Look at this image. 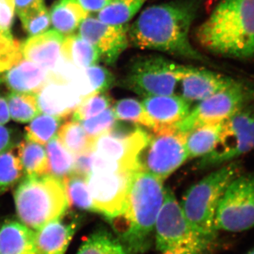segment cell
I'll use <instances>...</instances> for the list:
<instances>
[{
	"mask_svg": "<svg viewBox=\"0 0 254 254\" xmlns=\"http://www.w3.org/2000/svg\"><path fill=\"white\" fill-rule=\"evenodd\" d=\"M200 5V0H175L148 6L129 26V43L139 49L204 63L206 58L190 39Z\"/></svg>",
	"mask_w": 254,
	"mask_h": 254,
	"instance_id": "6da1fadb",
	"label": "cell"
},
{
	"mask_svg": "<svg viewBox=\"0 0 254 254\" xmlns=\"http://www.w3.org/2000/svg\"><path fill=\"white\" fill-rule=\"evenodd\" d=\"M203 49L225 58L254 59V0H221L198 26Z\"/></svg>",
	"mask_w": 254,
	"mask_h": 254,
	"instance_id": "7a4b0ae2",
	"label": "cell"
},
{
	"mask_svg": "<svg viewBox=\"0 0 254 254\" xmlns=\"http://www.w3.org/2000/svg\"><path fill=\"white\" fill-rule=\"evenodd\" d=\"M165 190L159 177L139 170L132 173L125 211L108 220L128 254L141 253L149 246Z\"/></svg>",
	"mask_w": 254,
	"mask_h": 254,
	"instance_id": "3957f363",
	"label": "cell"
},
{
	"mask_svg": "<svg viewBox=\"0 0 254 254\" xmlns=\"http://www.w3.org/2000/svg\"><path fill=\"white\" fill-rule=\"evenodd\" d=\"M242 172L238 160L224 164L192 185L184 195L182 208L190 226L213 245L216 239L215 217L220 198L227 186Z\"/></svg>",
	"mask_w": 254,
	"mask_h": 254,
	"instance_id": "277c9868",
	"label": "cell"
},
{
	"mask_svg": "<svg viewBox=\"0 0 254 254\" xmlns=\"http://www.w3.org/2000/svg\"><path fill=\"white\" fill-rule=\"evenodd\" d=\"M14 196L20 221L36 231L66 215L70 208L63 182L50 175L26 176Z\"/></svg>",
	"mask_w": 254,
	"mask_h": 254,
	"instance_id": "5b68a950",
	"label": "cell"
},
{
	"mask_svg": "<svg viewBox=\"0 0 254 254\" xmlns=\"http://www.w3.org/2000/svg\"><path fill=\"white\" fill-rule=\"evenodd\" d=\"M192 67L158 55H140L129 63L123 86L145 98L173 95L177 84Z\"/></svg>",
	"mask_w": 254,
	"mask_h": 254,
	"instance_id": "8992f818",
	"label": "cell"
},
{
	"mask_svg": "<svg viewBox=\"0 0 254 254\" xmlns=\"http://www.w3.org/2000/svg\"><path fill=\"white\" fill-rule=\"evenodd\" d=\"M156 247L173 254H207L213 245L190 226L173 192L165 189V198L155 222Z\"/></svg>",
	"mask_w": 254,
	"mask_h": 254,
	"instance_id": "52a82bcc",
	"label": "cell"
},
{
	"mask_svg": "<svg viewBox=\"0 0 254 254\" xmlns=\"http://www.w3.org/2000/svg\"><path fill=\"white\" fill-rule=\"evenodd\" d=\"M254 102V86L235 81L230 86L199 101L177 129L186 133L196 127L223 123Z\"/></svg>",
	"mask_w": 254,
	"mask_h": 254,
	"instance_id": "ba28073f",
	"label": "cell"
},
{
	"mask_svg": "<svg viewBox=\"0 0 254 254\" xmlns=\"http://www.w3.org/2000/svg\"><path fill=\"white\" fill-rule=\"evenodd\" d=\"M138 158L137 170L165 180L189 158L185 136L176 127L153 131Z\"/></svg>",
	"mask_w": 254,
	"mask_h": 254,
	"instance_id": "9c48e42d",
	"label": "cell"
},
{
	"mask_svg": "<svg viewBox=\"0 0 254 254\" xmlns=\"http://www.w3.org/2000/svg\"><path fill=\"white\" fill-rule=\"evenodd\" d=\"M217 231L240 232L254 227V173L237 175L227 186L215 217Z\"/></svg>",
	"mask_w": 254,
	"mask_h": 254,
	"instance_id": "30bf717a",
	"label": "cell"
},
{
	"mask_svg": "<svg viewBox=\"0 0 254 254\" xmlns=\"http://www.w3.org/2000/svg\"><path fill=\"white\" fill-rule=\"evenodd\" d=\"M254 149V113L245 109L223 124L218 144L202 157L199 168H210L235 161Z\"/></svg>",
	"mask_w": 254,
	"mask_h": 254,
	"instance_id": "8fae6325",
	"label": "cell"
},
{
	"mask_svg": "<svg viewBox=\"0 0 254 254\" xmlns=\"http://www.w3.org/2000/svg\"><path fill=\"white\" fill-rule=\"evenodd\" d=\"M133 172L120 170L90 174L88 183L95 213L102 214L108 220L124 213Z\"/></svg>",
	"mask_w": 254,
	"mask_h": 254,
	"instance_id": "7c38bea8",
	"label": "cell"
},
{
	"mask_svg": "<svg viewBox=\"0 0 254 254\" xmlns=\"http://www.w3.org/2000/svg\"><path fill=\"white\" fill-rule=\"evenodd\" d=\"M150 134L136 127L131 131L112 130L93 139V150L102 158L119 164L125 170L138 169V158Z\"/></svg>",
	"mask_w": 254,
	"mask_h": 254,
	"instance_id": "4fadbf2b",
	"label": "cell"
},
{
	"mask_svg": "<svg viewBox=\"0 0 254 254\" xmlns=\"http://www.w3.org/2000/svg\"><path fill=\"white\" fill-rule=\"evenodd\" d=\"M128 23L110 24L88 16L78 27V35L98 50L100 60L114 66L129 45Z\"/></svg>",
	"mask_w": 254,
	"mask_h": 254,
	"instance_id": "5bb4252c",
	"label": "cell"
},
{
	"mask_svg": "<svg viewBox=\"0 0 254 254\" xmlns=\"http://www.w3.org/2000/svg\"><path fill=\"white\" fill-rule=\"evenodd\" d=\"M64 39V36L57 31L31 36L21 46L23 58L52 72L63 60L62 47Z\"/></svg>",
	"mask_w": 254,
	"mask_h": 254,
	"instance_id": "9a60e30c",
	"label": "cell"
},
{
	"mask_svg": "<svg viewBox=\"0 0 254 254\" xmlns=\"http://www.w3.org/2000/svg\"><path fill=\"white\" fill-rule=\"evenodd\" d=\"M142 105L153 121V131H155L176 126L190 113L191 103L183 97L168 95L146 97Z\"/></svg>",
	"mask_w": 254,
	"mask_h": 254,
	"instance_id": "2e32d148",
	"label": "cell"
},
{
	"mask_svg": "<svg viewBox=\"0 0 254 254\" xmlns=\"http://www.w3.org/2000/svg\"><path fill=\"white\" fill-rule=\"evenodd\" d=\"M236 81L206 68L192 67L182 82V97L190 103L208 98Z\"/></svg>",
	"mask_w": 254,
	"mask_h": 254,
	"instance_id": "e0dca14e",
	"label": "cell"
},
{
	"mask_svg": "<svg viewBox=\"0 0 254 254\" xmlns=\"http://www.w3.org/2000/svg\"><path fill=\"white\" fill-rule=\"evenodd\" d=\"M64 215L36 230V254H65L79 227V219L66 221Z\"/></svg>",
	"mask_w": 254,
	"mask_h": 254,
	"instance_id": "ac0fdd59",
	"label": "cell"
},
{
	"mask_svg": "<svg viewBox=\"0 0 254 254\" xmlns=\"http://www.w3.org/2000/svg\"><path fill=\"white\" fill-rule=\"evenodd\" d=\"M50 81L49 71L23 58L5 73L4 82L12 91L38 94Z\"/></svg>",
	"mask_w": 254,
	"mask_h": 254,
	"instance_id": "d6986e66",
	"label": "cell"
},
{
	"mask_svg": "<svg viewBox=\"0 0 254 254\" xmlns=\"http://www.w3.org/2000/svg\"><path fill=\"white\" fill-rule=\"evenodd\" d=\"M36 237L22 222L6 220L0 225V254H36Z\"/></svg>",
	"mask_w": 254,
	"mask_h": 254,
	"instance_id": "ffe728a7",
	"label": "cell"
},
{
	"mask_svg": "<svg viewBox=\"0 0 254 254\" xmlns=\"http://www.w3.org/2000/svg\"><path fill=\"white\" fill-rule=\"evenodd\" d=\"M38 95L41 112L65 119L74 111L81 100L73 97L65 82L50 81Z\"/></svg>",
	"mask_w": 254,
	"mask_h": 254,
	"instance_id": "44dd1931",
	"label": "cell"
},
{
	"mask_svg": "<svg viewBox=\"0 0 254 254\" xmlns=\"http://www.w3.org/2000/svg\"><path fill=\"white\" fill-rule=\"evenodd\" d=\"M89 12L78 0H60L55 3L50 11V20L55 31L63 36L72 35Z\"/></svg>",
	"mask_w": 254,
	"mask_h": 254,
	"instance_id": "7402d4cb",
	"label": "cell"
},
{
	"mask_svg": "<svg viewBox=\"0 0 254 254\" xmlns=\"http://www.w3.org/2000/svg\"><path fill=\"white\" fill-rule=\"evenodd\" d=\"M223 124L203 125L185 133L189 158H202L211 153L220 140Z\"/></svg>",
	"mask_w": 254,
	"mask_h": 254,
	"instance_id": "603a6c76",
	"label": "cell"
},
{
	"mask_svg": "<svg viewBox=\"0 0 254 254\" xmlns=\"http://www.w3.org/2000/svg\"><path fill=\"white\" fill-rule=\"evenodd\" d=\"M62 55L64 60L79 68H86L100 61L98 50L79 35L64 37Z\"/></svg>",
	"mask_w": 254,
	"mask_h": 254,
	"instance_id": "cb8c5ba5",
	"label": "cell"
},
{
	"mask_svg": "<svg viewBox=\"0 0 254 254\" xmlns=\"http://www.w3.org/2000/svg\"><path fill=\"white\" fill-rule=\"evenodd\" d=\"M17 155L26 177L49 175V162L44 145L23 140L18 145Z\"/></svg>",
	"mask_w": 254,
	"mask_h": 254,
	"instance_id": "d4e9b609",
	"label": "cell"
},
{
	"mask_svg": "<svg viewBox=\"0 0 254 254\" xmlns=\"http://www.w3.org/2000/svg\"><path fill=\"white\" fill-rule=\"evenodd\" d=\"M76 254H128L119 239L100 227L83 241Z\"/></svg>",
	"mask_w": 254,
	"mask_h": 254,
	"instance_id": "484cf974",
	"label": "cell"
},
{
	"mask_svg": "<svg viewBox=\"0 0 254 254\" xmlns=\"http://www.w3.org/2000/svg\"><path fill=\"white\" fill-rule=\"evenodd\" d=\"M62 144L73 155L93 150V138L88 136L80 122L70 120L64 123L58 132Z\"/></svg>",
	"mask_w": 254,
	"mask_h": 254,
	"instance_id": "4316f807",
	"label": "cell"
},
{
	"mask_svg": "<svg viewBox=\"0 0 254 254\" xmlns=\"http://www.w3.org/2000/svg\"><path fill=\"white\" fill-rule=\"evenodd\" d=\"M46 151L49 162V175L63 180L73 173L74 155L55 136L46 144Z\"/></svg>",
	"mask_w": 254,
	"mask_h": 254,
	"instance_id": "83f0119b",
	"label": "cell"
},
{
	"mask_svg": "<svg viewBox=\"0 0 254 254\" xmlns=\"http://www.w3.org/2000/svg\"><path fill=\"white\" fill-rule=\"evenodd\" d=\"M6 100L10 118L17 123H29L41 113L38 95L35 93L12 91Z\"/></svg>",
	"mask_w": 254,
	"mask_h": 254,
	"instance_id": "f1b7e54d",
	"label": "cell"
},
{
	"mask_svg": "<svg viewBox=\"0 0 254 254\" xmlns=\"http://www.w3.org/2000/svg\"><path fill=\"white\" fill-rule=\"evenodd\" d=\"M147 0H113L98 11L97 18L110 24L128 23L141 9Z\"/></svg>",
	"mask_w": 254,
	"mask_h": 254,
	"instance_id": "f546056e",
	"label": "cell"
},
{
	"mask_svg": "<svg viewBox=\"0 0 254 254\" xmlns=\"http://www.w3.org/2000/svg\"><path fill=\"white\" fill-rule=\"evenodd\" d=\"M64 119L47 113H40L26 127L25 139L46 145L58 134Z\"/></svg>",
	"mask_w": 254,
	"mask_h": 254,
	"instance_id": "4dcf8cb0",
	"label": "cell"
},
{
	"mask_svg": "<svg viewBox=\"0 0 254 254\" xmlns=\"http://www.w3.org/2000/svg\"><path fill=\"white\" fill-rule=\"evenodd\" d=\"M63 182L70 207L73 205L81 210L95 213L88 177L73 173L65 177Z\"/></svg>",
	"mask_w": 254,
	"mask_h": 254,
	"instance_id": "1f68e13d",
	"label": "cell"
},
{
	"mask_svg": "<svg viewBox=\"0 0 254 254\" xmlns=\"http://www.w3.org/2000/svg\"><path fill=\"white\" fill-rule=\"evenodd\" d=\"M112 108L117 120L142 125L152 130L154 128L153 121L138 100L124 98L117 102Z\"/></svg>",
	"mask_w": 254,
	"mask_h": 254,
	"instance_id": "d6a6232c",
	"label": "cell"
},
{
	"mask_svg": "<svg viewBox=\"0 0 254 254\" xmlns=\"http://www.w3.org/2000/svg\"><path fill=\"white\" fill-rule=\"evenodd\" d=\"M23 170L21 161L14 150L0 154V195L7 191L22 178Z\"/></svg>",
	"mask_w": 254,
	"mask_h": 254,
	"instance_id": "836d02e7",
	"label": "cell"
},
{
	"mask_svg": "<svg viewBox=\"0 0 254 254\" xmlns=\"http://www.w3.org/2000/svg\"><path fill=\"white\" fill-rule=\"evenodd\" d=\"M113 100L107 93H92L84 97L73 112L72 120L81 122L111 108Z\"/></svg>",
	"mask_w": 254,
	"mask_h": 254,
	"instance_id": "e575fe53",
	"label": "cell"
},
{
	"mask_svg": "<svg viewBox=\"0 0 254 254\" xmlns=\"http://www.w3.org/2000/svg\"><path fill=\"white\" fill-rule=\"evenodd\" d=\"M21 46L10 32L0 30V73H5L21 60Z\"/></svg>",
	"mask_w": 254,
	"mask_h": 254,
	"instance_id": "d590c367",
	"label": "cell"
},
{
	"mask_svg": "<svg viewBox=\"0 0 254 254\" xmlns=\"http://www.w3.org/2000/svg\"><path fill=\"white\" fill-rule=\"evenodd\" d=\"M80 123L88 136L94 139L111 131L116 125L117 119L111 107L99 115Z\"/></svg>",
	"mask_w": 254,
	"mask_h": 254,
	"instance_id": "8d00e7d4",
	"label": "cell"
},
{
	"mask_svg": "<svg viewBox=\"0 0 254 254\" xmlns=\"http://www.w3.org/2000/svg\"><path fill=\"white\" fill-rule=\"evenodd\" d=\"M19 18L25 31L31 36L45 33L51 23L50 14L45 5L21 15Z\"/></svg>",
	"mask_w": 254,
	"mask_h": 254,
	"instance_id": "74e56055",
	"label": "cell"
},
{
	"mask_svg": "<svg viewBox=\"0 0 254 254\" xmlns=\"http://www.w3.org/2000/svg\"><path fill=\"white\" fill-rule=\"evenodd\" d=\"M85 72L90 82L92 93H107L115 84L113 73L103 66L93 65L85 68Z\"/></svg>",
	"mask_w": 254,
	"mask_h": 254,
	"instance_id": "f35d334b",
	"label": "cell"
},
{
	"mask_svg": "<svg viewBox=\"0 0 254 254\" xmlns=\"http://www.w3.org/2000/svg\"><path fill=\"white\" fill-rule=\"evenodd\" d=\"M15 0H0V30L10 32L14 21Z\"/></svg>",
	"mask_w": 254,
	"mask_h": 254,
	"instance_id": "ab89813d",
	"label": "cell"
},
{
	"mask_svg": "<svg viewBox=\"0 0 254 254\" xmlns=\"http://www.w3.org/2000/svg\"><path fill=\"white\" fill-rule=\"evenodd\" d=\"M93 150H88L81 154L74 155L73 173L88 177L93 169Z\"/></svg>",
	"mask_w": 254,
	"mask_h": 254,
	"instance_id": "60d3db41",
	"label": "cell"
},
{
	"mask_svg": "<svg viewBox=\"0 0 254 254\" xmlns=\"http://www.w3.org/2000/svg\"><path fill=\"white\" fill-rule=\"evenodd\" d=\"M43 5V0H15V11L19 16Z\"/></svg>",
	"mask_w": 254,
	"mask_h": 254,
	"instance_id": "b9f144b4",
	"label": "cell"
},
{
	"mask_svg": "<svg viewBox=\"0 0 254 254\" xmlns=\"http://www.w3.org/2000/svg\"><path fill=\"white\" fill-rule=\"evenodd\" d=\"M14 141L12 130L4 125H0V154L11 149L14 145Z\"/></svg>",
	"mask_w": 254,
	"mask_h": 254,
	"instance_id": "7bdbcfd3",
	"label": "cell"
},
{
	"mask_svg": "<svg viewBox=\"0 0 254 254\" xmlns=\"http://www.w3.org/2000/svg\"><path fill=\"white\" fill-rule=\"evenodd\" d=\"M113 0H78L80 4L88 12H98Z\"/></svg>",
	"mask_w": 254,
	"mask_h": 254,
	"instance_id": "ee69618b",
	"label": "cell"
},
{
	"mask_svg": "<svg viewBox=\"0 0 254 254\" xmlns=\"http://www.w3.org/2000/svg\"><path fill=\"white\" fill-rule=\"evenodd\" d=\"M10 118L7 100L2 95H0V125H4L9 123Z\"/></svg>",
	"mask_w": 254,
	"mask_h": 254,
	"instance_id": "f6af8a7d",
	"label": "cell"
},
{
	"mask_svg": "<svg viewBox=\"0 0 254 254\" xmlns=\"http://www.w3.org/2000/svg\"><path fill=\"white\" fill-rule=\"evenodd\" d=\"M245 254H254V248L252 249V250H250V252H247V253Z\"/></svg>",
	"mask_w": 254,
	"mask_h": 254,
	"instance_id": "bcb514c9",
	"label": "cell"
},
{
	"mask_svg": "<svg viewBox=\"0 0 254 254\" xmlns=\"http://www.w3.org/2000/svg\"><path fill=\"white\" fill-rule=\"evenodd\" d=\"M163 254H173V253H171V252H164Z\"/></svg>",
	"mask_w": 254,
	"mask_h": 254,
	"instance_id": "7dc6e473",
	"label": "cell"
}]
</instances>
